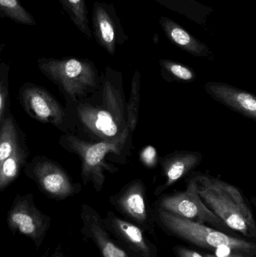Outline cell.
Masks as SVG:
<instances>
[{
    "label": "cell",
    "instance_id": "4",
    "mask_svg": "<svg viewBox=\"0 0 256 257\" xmlns=\"http://www.w3.org/2000/svg\"><path fill=\"white\" fill-rule=\"evenodd\" d=\"M156 213L159 223L171 235L201 248L214 251L215 255L231 251L244 257L256 256L254 241L232 236L160 208H157Z\"/></svg>",
    "mask_w": 256,
    "mask_h": 257
},
{
    "label": "cell",
    "instance_id": "24",
    "mask_svg": "<svg viewBox=\"0 0 256 257\" xmlns=\"http://www.w3.org/2000/svg\"><path fill=\"white\" fill-rule=\"evenodd\" d=\"M141 159L147 166H153L156 160V151L152 146H147L141 152Z\"/></svg>",
    "mask_w": 256,
    "mask_h": 257
},
{
    "label": "cell",
    "instance_id": "28",
    "mask_svg": "<svg viewBox=\"0 0 256 257\" xmlns=\"http://www.w3.org/2000/svg\"><path fill=\"white\" fill-rule=\"evenodd\" d=\"M192 1H193V0H192Z\"/></svg>",
    "mask_w": 256,
    "mask_h": 257
},
{
    "label": "cell",
    "instance_id": "26",
    "mask_svg": "<svg viewBox=\"0 0 256 257\" xmlns=\"http://www.w3.org/2000/svg\"><path fill=\"white\" fill-rule=\"evenodd\" d=\"M204 257H244L243 255L239 253H234V252H226V253H221V254L215 255L210 254V253H204Z\"/></svg>",
    "mask_w": 256,
    "mask_h": 257
},
{
    "label": "cell",
    "instance_id": "23",
    "mask_svg": "<svg viewBox=\"0 0 256 257\" xmlns=\"http://www.w3.org/2000/svg\"><path fill=\"white\" fill-rule=\"evenodd\" d=\"M4 45H0V126L9 105V65L1 61V52Z\"/></svg>",
    "mask_w": 256,
    "mask_h": 257
},
{
    "label": "cell",
    "instance_id": "16",
    "mask_svg": "<svg viewBox=\"0 0 256 257\" xmlns=\"http://www.w3.org/2000/svg\"><path fill=\"white\" fill-rule=\"evenodd\" d=\"M159 24L168 40L180 49L195 57L213 59V54L206 44L194 37L172 20L162 17Z\"/></svg>",
    "mask_w": 256,
    "mask_h": 257
},
{
    "label": "cell",
    "instance_id": "22",
    "mask_svg": "<svg viewBox=\"0 0 256 257\" xmlns=\"http://www.w3.org/2000/svg\"><path fill=\"white\" fill-rule=\"evenodd\" d=\"M159 65L177 81L192 82L196 77L195 72L191 68L173 60L163 59L159 60Z\"/></svg>",
    "mask_w": 256,
    "mask_h": 257
},
{
    "label": "cell",
    "instance_id": "10",
    "mask_svg": "<svg viewBox=\"0 0 256 257\" xmlns=\"http://www.w3.org/2000/svg\"><path fill=\"white\" fill-rule=\"evenodd\" d=\"M111 203L129 221L135 223L144 232L153 235L154 226L149 214L146 197V187L141 179L126 184L117 194L110 198Z\"/></svg>",
    "mask_w": 256,
    "mask_h": 257
},
{
    "label": "cell",
    "instance_id": "27",
    "mask_svg": "<svg viewBox=\"0 0 256 257\" xmlns=\"http://www.w3.org/2000/svg\"><path fill=\"white\" fill-rule=\"evenodd\" d=\"M55 257H60V256H55Z\"/></svg>",
    "mask_w": 256,
    "mask_h": 257
},
{
    "label": "cell",
    "instance_id": "25",
    "mask_svg": "<svg viewBox=\"0 0 256 257\" xmlns=\"http://www.w3.org/2000/svg\"><path fill=\"white\" fill-rule=\"evenodd\" d=\"M174 252L177 257H204L195 250L181 247V246H177L174 247Z\"/></svg>",
    "mask_w": 256,
    "mask_h": 257
},
{
    "label": "cell",
    "instance_id": "1",
    "mask_svg": "<svg viewBox=\"0 0 256 257\" xmlns=\"http://www.w3.org/2000/svg\"><path fill=\"white\" fill-rule=\"evenodd\" d=\"M100 83L102 104L83 102L76 108L80 123L95 142L114 140L129 127L123 81L106 75Z\"/></svg>",
    "mask_w": 256,
    "mask_h": 257
},
{
    "label": "cell",
    "instance_id": "3",
    "mask_svg": "<svg viewBox=\"0 0 256 257\" xmlns=\"http://www.w3.org/2000/svg\"><path fill=\"white\" fill-rule=\"evenodd\" d=\"M133 133L128 127L117 139L108 142H89L74 135H63L60 139L63 148L78 156L81 161V178L84 184L91 183L96 191L103 188L106 181L105 172H117V169L106 163L108 154L123 155L129 153Z\"/></svg>",
    "mask_w": 256,
    "mask_h": 257
},
{
    "label": "cell",
    "instance_id": "12",
    "mask_svg": "<svg viewBox=\"0 0 256 257\" xmlns=\"http://www.w3.org/2000/svg\"><path fill=\"white\" fill-rule=\"evenodd\" d=\"M92 20L93 34L98 44L108 54L114 55L117 45L123 42L125 34L114 6L96 2Z\"/></svg>",
    "mask_w": 256,
    "mask_h": 257
},
{
    "label": "cell",
    "instance_id": "21",
    "mask_svg": "<svg viewBox=\"0 0 256 257\" xmlns=\"http://www.w3.org/2000/svg\"><path fill=\"white\" fill-rule=\"evenodd\" d=\"M141 75L135 72L131 84L130 97L129 102L126 104L127 113V124L131 132L134 133L137 127L139 114L140 97H141Z\"/></svg>",
    "mask_w": 256,
    "mask_h": 257
},
{
    "label": "cell",
    "instance_id": "5",
    "mask_svg": "<svg viewBox=\"0 0 256 257\" xmlns=\"http://www.w3.org/2000/svg\"><path fill=\"white\" fill-rule=\"evenodd\" d=\"M38 66L65 96L74 102L95 93L100 84L97 69L88 60L40 58Z\"/></svg>",
    "mask_w": 256,
    "mask_h": 257
},
{
    "label": "cell",
    "instance_id": "2",
    "mask_svg": "<svg viewBox=\"0 0 256 257\" xmlns=\"http://www.w3.org/2000/svg\"><path fill=\"white\" fill-rule=\"evenodd\" d=\"M197 191L206 206L231 231L249 239L256 238L252 209L237 187L207 174H195Z\"/></svg>",
    "mask_w": 256,
    "mask_h": 257
},
{
    "label": "cell",
    "instance_id": "20",
    "mask_svg": "<svg viewBox=\"0 0 256 257\" xmlns=\"http://www.w3.org/2000/svg\"><path fill=\"white\" fill-rule=\"evenodd\" d=\"M0 16L18 24L34 26L36 22L31 14L23 7L19 0H0Z\"/></svg>",
    "mask_w": 256,
    "mask_h": 257
},
{
    "label": "cell",
    "instance_id": "8",
    "mask_svg": "<svg viewBox=\"0 0 256 257\" xmlns=\"http://www.w3.org/2000/svg\"><path fill=\"white\" fill-rule=\"evenodd\" d=\"M8 224L12 230L29 237L39 247L49 229L50 217L36 208L32 194L18 196L9 211Z\"/></svg>",
    "mask_w": 256,
    "mask_h": 257
},
{
    "label": "cell",
    "instance_id": "11",
    "mask_svg": "<svg viewBox=\"0 0 256 257\" xmlns=\"http://www.w3.org/2000/svg\"><path fill=\"white\" fill-rule=\"evenodd\" d=\"M20 99L25 111L36 120L63 127L66 114L60 102L45 89L35 84L23 86Z\"/></svg>",
    "mask_w": 256,
    "mask_h": 257
},
{
    "label": "cell",
    "instance_id": "18",
    "mask_svg": "<svg viewBox=\"0 0 256 257\" xmlns=\"http://www.w3.org/2000/svg\"><path fill=\"white\" fill-rule=\"evenodd\" d=\"M20 144L16 123L9 114L5 116L0 126V164L13 154Z\"/></svg>",
    "mask_w": 256,
    "mask_h": 257
},
{
    "label": "cell",
    "instance_id": "9",
    "mask_svg": "<svg viewBox=\"0 0 256 257\" xmlns=\"http://www.w3.org/2000/svg\"><path fill=\"white\" fill-rule=\"evenodd\" d=\"M102 223L116 242L132 257H160L157 247L135 223L123 220L112 211L107 213Z\"/></svg>",
    "mask_w": 256,
    "mask_h": 257
},
{
    "label": "cell",
    "instance_id": "17",
    "mask_svg": "<svg viewBox=\"0 0 256 257\" xmlns=\"http://www.w3.org/2000/svg\"><path fill=\"white\" fill-rule=\"evenodd\" d=\"M28 157L27 148L20 144L13 154L0 164V192L10 185L19 175Z\"/></svg>",
    "mask_w": 256,
    "mask_h": 257
},
{
    "label": "cell",
    "instance_id": "15",
    "mask_svg": "<svg viewBox=\"0 0 256 257\" xmlns=\"http://www.w3.org/2000/svg\"><path fill=\"white\" fill-rule=\"evenodd\" d=\"M202 158L201 153L190 151H176L162 158V175L165 181L156 187L155 196H160L163 192L190 173L199 166Z\"/></svg>",
    "mask_w": 256,
    "mask_h": 257
},
{
    "label": "cell",
    "instance_id": "19",
    "mask_svg": "<svg viewBox=\"0 0 256 257\" xmlns=\"http://www.w3.org/2000/svg\"><path fill=\"white\" fill-rule=\"evenodd\" d=\"M59 2L77 28L86 37L92 39L93 33L89 25L88 11L85 0H59Z\"/></svg>",
    "mask_w": 256,
    "mask_h": 257
},
{
    "label": "cell",
    "instance_id": "7",
    "mask_svg": "<svg viewBox=\"0 0 256 257\" xmlns=\"http://www.w3.org/2000/svg\"><path fill=\"white\" fill-rule=\"evenodd\" d=\"M29 165L30 178L50 197L64 199L81 190V185L73 182L62 166L49 159L38 157Z\"/></svg>",
    "mask_w": 256,
    "mask_h": 257
},
{
    "label": "cell",
    "instance_id": "6",
    "mask_svg": "<svg viewBox=\"0 0 256 257\" xmlns=\"http://www.w3.org/2000/svg\"><path fill=\"white\" fill-rule=\"evenodd\" d=\"M157 208L201 224H210L222 230L230 229L202 202L193 177L188 181L186 190L162 196L157 202Z\"/></svg>",
    "mask_w": 256,
    "mask_h": 257
},
{
    "label": "cell",
    "instance_id": "14",
    "mask_svg": "<svg viewBox=\"0 0 256 257\" xmlns=\"http://www.w3.org/2000/svg\"><path fill=\"white\" fill-rule=\"evenodd\" d=\"M204 90L214 100L248 118L256 119V98L252 93L225 83L208 81Z\"/></svg>",
    "mask_w": 256,
    "mask_h": 257
},
{
    "label": "cell",
    "instance_id": "13",
    "mask_svg": "<svg viewBox=\"0 0 256 257\" xmlns=\"http://www.w3.org/2000/svg\"><path fill=\"white\" fill-rule=\"evenodd\" d=\"M81 219L84 224L82 233L94 242L102 257H132L111 238L102 223V217L92 207L83 205Z\"/></svg>",
    "mask_w": 256,
    "mask_h": 257
}]
</instances>
